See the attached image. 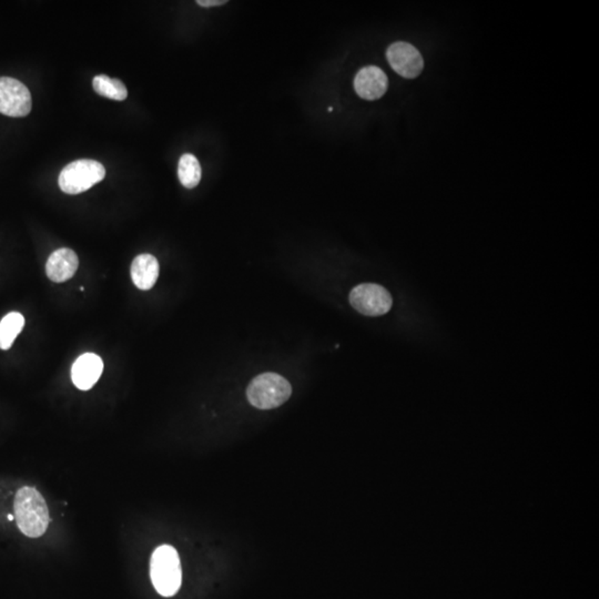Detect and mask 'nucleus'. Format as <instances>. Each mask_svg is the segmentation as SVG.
<instances>
[{"label": "nucleus", "instance_id": "1", "mask_svg": "<svg viewBox=\"0 0 599 599\" xmlns=\"http://www.w3.org/2000/svg\"><path fill=\"white\" fill-rule=\"evenodd\" d=\"M15 519L18 528L27 538H38L48 528L49 510L46 501L35 487L18 489L14 503Z\"/></svg>", "mask_w": 599, "mask_h": 599}, {"label": "nucleus", "instance_id": "2", "mask_svg": "<svg viewBox=\"0 0 599 599\" xmlns=\"http://www.w3.org/2000/svg\"><path fill=\"white\" fill-rule=\"evenodd\" d=\"M150 577L154 589L163 597H172L182 582L180 557L176 548L162 545L154 549L150 561Z\"/></svg>", "mask_w": 599, "mask_h": 599}, {"label": "nucleus", "instance_id": "3", "mask_svg": "<svg viewBox=\"0 0 599 599\" xmlns=\"http://www.w3.org/2000/svg\"><path fill=\"white\" fill-rule=\"evenodd\" d=\"M292 394L289 380L276 373H263L251 380L246 389V397L254 408L272 410L286 403Z\"/></svg>", "mask_w": 599, "mask_h": 599}, {"label": "nucleus", "instance_id": "4", "mask_svg": "<svg viewBox=\"0 0 599 599\" xmlns=\"http://www.w3.org/2000/svg\"><path fill=\"white\" fill-rule=\"evenodd\" d=\"M105 177V169L96 160L80 159L66 165L60 173L59 186L67 195H79L99 184Z\"/></svg>", "mask_w": 599, "mask_h": 599}, {"label": "nucleus", "instance_id": "5", "mask_svg": "<svg viewBox=\"0 0 599 599\" xmlns=\"http://www.w3.org/2000/svg\"><path fill=\"white\" fill-rule=\"evenodd\" d=\"M350 303L361 314L380 316L391 310L393 300L383 286L376 283H362L352 290Z\"/></svg>", "mask_w": 599, "mask_h": 599}, {"label": "nucleus", "instance_id": "6", "mask_svg": "<svg viewBox=\"0 0 599 599\" xmlns=\"http://www.w3.org/2000/svg\"><path fill=\"white\" fill-rule=\"evenodd\" d=\"M31 95L22 82L10 77H0V114L26 117L31 110Z\"/></svg>", "mask_w": 599, "mask_h": 599}, {"label": "nucleus", "instance_id": "7", "mask_svg": "<svg viewBox=\"0 0 599 599\" xmlns=\"http://www.w3.org/2000/svg\"><path fill=\"white\" fill-rule=\"evenodd\" d=\"M386 58L392 69L404 78H416L423 71V57L411 43L404 41L392 43L386 52Z\"/></svg>", "mask_w": 599, "mask_h": 599}, {"label": "nucleus", "instance_id": "8", "mask_svg": "<svg viewBox=\"0 0 599 599\" xmlns=\"http://www.w3.org/2000/svg\"><path fill=\"white\" fill-rule=\"evenodd\" d=\"M389 88V80L382 69L376 66L362 68L354 79V89L365 100H378L383 97Z\"/></svg>", "mask_w": 599, "mask_h": 599}, {"label": "nucleus", "instance_id": "9", "mask_svg": "<svg viewBox=\"0 0 599 599\" xmlns=\"http://www.w3.org/2000/svg\"><path fill=\"white\" fill-rule=\"evenodd\" d=\"M103 362L97 354L84 353L77 359L71 369L73 384L81 391L94 387L103 374Z\"/></svg>", "mask_w": 599, "mask_h": 599}, {"label": "nucleus", "instance_id": "10", "mask_svg": "<svg viewBox=\"0 0 599 599\" xmlns=\"http://www.w3.org/2000/svg\"><path fill=\"white\" fill-rule=\"evenodd\" d=\"M78 265L76 252L68 248L58 249L47 261V276L52 282L62 283L76 274Z\"/></svg>", "mask_w": 599, "mask_h": 599}, {"label": "nucleus", "instance_id": "11", "mask_svg": "<svg viewBox=\"0 0 599 599\" xmlns=\"http://www.w3.org/2000/svg\"><path fill=\"white\" fill-rule=\"evenodd\" d=\"M159 262L152 254H140L131 265L133 283L142 291L154 288L159 278Z\"/></svg>", "mask_w": 599, "mask_h": 599}, {"label": "nucleus", "instance_id": "12", "mask_svg": "<svg viewBox=\"0 0 599 599\" xmlns=\"http://www.w3.org/2000/svg\"><path fill=\"white\" fill-rule=\"evenodd\" d=\"M24 318L18 312H11L3 316L0 322V348L7 351L14 344L17 337L22 332Z\"/></svg>", "mask_w": 599, "mask_h": 599}, {"label": "nucleus", "instance_id": "13", "mask_svg": "<svg viewBox=\"0 0 599 599\" xmlns=\"http://www.w3.org/2000/svg\"><path fill=\"white\" fill-rule=\"evenodd\" d=\"M202 176L199 160L193 154H186L179 160L178 177L181 184L186 189H193L199 184Z\"/></svg>", "mask_w": 599, "mask_h": 599}, {"label": "nucleus", "instance_id": "14", "mask_svg": "<svg viewBox=\"0 0 599 599\" xmlns=\"http://www.w3.org/2000/svg\"><path fill=\"white\" fill-rule=\"evenodd\" d=\"M92 87L98 95L116 101H124L128 97V90L124 82L105 75L96 76L92 80Z\"/></svg>", "mask_w": 599, "mask_h": 599}, {"label": "nucleus", "instance_id": "15", "mask_svg": "<svg viewBox=\"0 0 599 599\" xmlns=\"http://www.w3.org/2000/svg\"><path fill=\"white\" fill-rule=\"evenodd\" d=\"M197 3L201 7L209 8V7L224 5V3H227V1L225 0H198Z\"/></svg>", "mask_w": 599, "mask_h": 599}, {"label": "nucleus", "instance_id": "16", "mask_svg": "<svg viewBox=\"0 0 599 599\" xmlns=\"http://www.w3.org/2000/svg\"><path fill=\"white\" fill-rule=\"evenodd\" d=\"M7 517H8L9 521H14L15 519V515H11V514H9Z\"/></svg>", "mask_w": 599, "mask_h": 599}]
</instances>
